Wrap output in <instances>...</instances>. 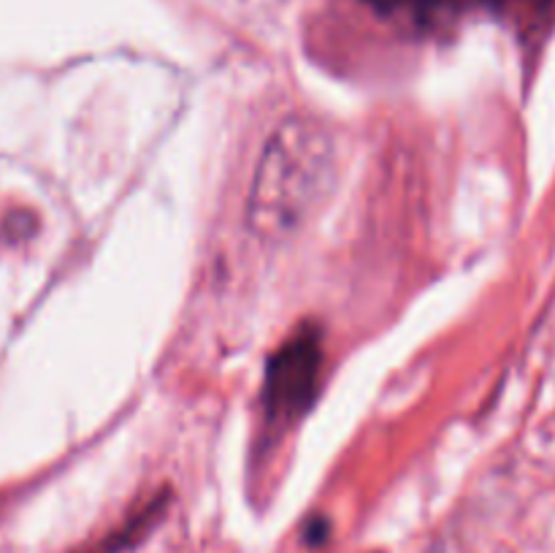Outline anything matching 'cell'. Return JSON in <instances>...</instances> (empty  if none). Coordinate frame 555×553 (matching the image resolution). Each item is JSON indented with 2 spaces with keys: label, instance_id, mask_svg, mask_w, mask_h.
<instances>
[{
  "label": "cell",
  "instance_id": "cell-1",
  "mask_svg": "<svg viewBox=\"0 0 555 553\" xmlns=\"http://www.w3.org/2000/svg\"><path fill=\"white\" fill-rule=\"evenodd\" d=\"M328 144L314 125L291 123L274 136L260 160L253 184L255 226L263 233H282L298 222L318 198L328 168Z\"/></svg>",
  "mask_w": 555,
  "mask_h": 553
},
{
  "label": "cell",
  "instance_id": "cell-2",
  "mask_svg": "<svg viewBox=\"0 0 555 553\" xmlns=\"http://www.w3.org/2000/svg\"><path fill=\"white\" fill-rule=\"evenodd\" d=\"M323 342L314 325L298 329L271 358L266 372L263 404L274 423H291L312 404L318 394Z\"/></svg>",
  "mask_w": 555,
  "mask_h": 553
},
{
  "label": "cell",
  "instance_id": "cell-3",
  "mask_svg": "<svg viewBox=\"0 0 555 553\" xmlns=\"http://www.w3.org/2000/svg\"><path fill=\"white\" fill-rule=\"evenodd\" d=\"M372 9L390 20L404 22L406 27L415 30H439L448 27L450 22L472 14V11H504L526 9V5H545L547 0H366Z\"/></svg>",
  "mask_w": 555,
  "mask_h": 553
},
{
  "label": "cell",
  "instance_id": "cell-4",
  "mask_svg": "<svg viewBox=\"0 0 555 553\" xmlns=\"http://www.w3.org/2000/svg\"><path fill=\"white\" fill-rule=\"evenodd\" d=\"M155 515H157V504H152V507H146L144 513L139 515V518L128 520V526H122L119 531H114V535L108 537L106 542H101V545H98L95 551H90V553H125V551H130V548H133L135 542H139L141 537L146 535V531H150V524L155 520Z\"/></svg>",
  "mask_w": 555,
  "mask_h": 553
}]
</instances>
